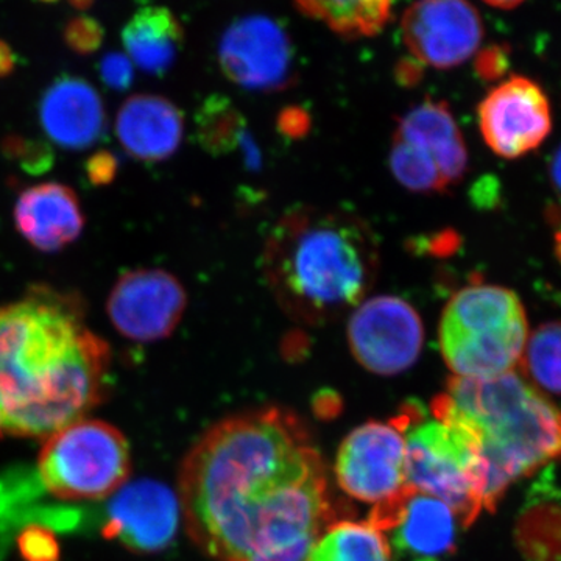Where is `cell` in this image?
I'll use <instances>...</instances> for the list:
<instances>
[{
  "mask_svg": "<svg viewBox=\"0 0 561 561\" xmlns=\"http://www.w3.org/2000/svg\"><path fill=\"white\" fill-rule=\"evenodd\" d=\"M38 2H43V3H55V2H58V0H38Z\"/></svg>",
  "mask_w": 561,
  "mask_h": 561,
  "instance_id": "39",
  "label": "cell"
},
{
  "mask_svg": "<svg viewBox=\"0 0 561 561\" xmlns=\"http://www.w3.org/2000/svg\"><path fill=\"white\" fill-rule=\"evenodd\" d=\"M386 535L370 523L339 522L328 527L305 561H390Z\"/></svg>",
  "mask_w": 561,
  "mask_h": 561,
  "instance_id": "23",
  "label": "cell"
},
{
  "mask_svg": "<svg viewBox=\"0 0 561 561\" xmlns=\"http://www.w3.org/2000/svg\"><path fill=\"white\" fill-rule=\"evenodd\" d=\"M62 39L70 50L79 55H92L101 49L105 31L94 18L80 14L66 22L62 28Z\"/></svg>",
  "mask_w": 561,
  "mask_h": 561,
  "instance_id": "28",
  "label": "cell"
},
{
  "mask_svg": "<svg viewBox=\"0 0 561 561\" xmlns=\"http://www.w3.org/2000/svg\"><path fill=\"white\" fill-rule=\"evenodd\" d=\"M127 57L144 72L164 76L179 58L184 32L179 18L168 7H139L122 28Z\"/></svg>",
  "mask_w": 561,
  "mask_h": 561,
  "instance_id": "21",
  "label": "cell"
},
{
  "mask_svg": "<svg viewBox=\"0 0 561 561\" xmlns=\"http://www.w3.org/2000/svg\"><path fill=\"white\" fill-rule=\"evenodd\" d=\"M116 135L135 160L165 161L175 154L183 140V114L161 95H133L117 113Z\"/></svg>",
  "mask_w": 561,
  "mask_h": 561,
  "instance_id": "18",
  "label": "cell"
},
{
  "mask_svg": "<svg viewBox=\"0 0 561 561\" xmlns=\"http://www.w3.org/2000/svg\"><path fill=\"white\" fill-rule=\"evenodd\" d=\"M95 0H69L70 7L79 11L90 10Z\"/></svg>",
  "mask_w": 561,
  "mask_h": 561,
  "instance_id": "36",
  "label": "cell"
},
{
  "mask_svg": "<svg viewBox=\"0 0 561 561\" xmlns=\"http://www.w3.org/2000/svg\"><path fill=\"white\" fill-rule=\"evenodd\" d=\"M108 343L84 324L77 295L35 286L0 308L3 432L49 437L83 420L105 394Z\"/></svg>",
  "mask_w": 561,
  "mask_h": 561,
  "instance_id": "2",
  "label": "cell"
},
{
  "mask_svg": "<svg viewBox=\"0 0 561 561\" xmlns=\"http://www.w3.org/2000/svg\"><path fill=\"white\" fill-rule=\"evenodd\" d=\"M479 127L494 153L516 160L538 149L552 131L551 103L534 80L511 77L479 105Z\"/></svg>",
  "mask_w": 561,
  "mask_h": 561,
  "instance_id": "13",
  "label": "cell"
},
{
  "mask_svg": "<svg viewBox=\"0 0 561 561\" xmlns=\"http://www.w3.org/2000/svg\"><path fill=\"white\" fill-rule=\"evenodd\" d=\"M524 368L535 383L561 394V323H545L527 339Z\"/></svg>",
  "mask_w": 561,
  "mask_h": 561,
  "instance_id": "25",
  "label": "cell"
},
{
  "mask_svg": "<svg viewBox=\"0 0 561 561\" xmlns=\"http://www.w3.org/2000/svg\"><path fill=\"white\" fill-rule=\"evenodd\" d=\"M368 523L387 535L390 551L400 556L437 559L456 549L459 522L451 508L408 485L376 504Z\"/></svg>",
  "mask_w": 561,
  "mask_h": 561,
  "instance_id": "14",
  "label": "cell"
},
{
  "mask_svg": "<svg viewBox=\"0 0 561 561\" xmlns=\"http://www.w3.org/2000/svg\"><path fill=\"white\" fill-rule=\"evenodd\" d=\"M183 284L161 268L122 273L111 290L106 312L119 334L135 342L168 339L186 311Z\"/></svg>",
  "mask_w": 561,
  "mask_h": 561,
  "instance_id": "11",
  "label": "cell"
},
{
  "mask_svg": "<svg viewBox=\"0 0 561 561\" xmlns=\"http://www.w3.org/2000/svg\"><path fill=\"white\" fill-rule=\"evenodd\" d=\"M389 161L390 171L401 186L421 194L448 191L434 158L397 136H393Z\"/></svg>",
  "mask_w": 561,
  "mask_h": 561,
  "instance_id": "26",
  "label": "cell"
},
{
  "mask_svg": "<svg viewBox=\"0 0 561 561\" xmlns=\"http://www.w3.org/2000/svg\"><path fill=\"white\" fill-rule=\"evenodd\" d=\"M405 443V485L445 502L461 527L483 508L486 465L470 432L427 415L416 402L393 420Z\"/></svg>",
  "mask_w": 561,
  "mask_h": 561,
  "instance_id": "6",
  "label": "cell"
},
{
  "mask_svg": "<svg viewBox=\"0 0 561 561\" xmlns=\"http://www.w3.org/2000/svg\"><path fill=\"white\" fill-rule=\"evenodd\" d=\"M339 485L353 500L379 504L405 486V443L400 426L364 424L351 432L335 461Z\"/></svg>",
  "mask_w": 561,
  "mask_h": 561,
  "instance_id": "12",
  "label": "cell"
},
{
  "mask_svg": "<svg viewBox=\"0 0 561 561\" xmlns=\"http://www.w3.org/2000/svg\"><path fill=\"white\" fill-rule=\"evenodd\" d=\"M18 58L5 41L0 39V79L11 76L16 69Z\"/></svg>",
  "mask_w": 561,
  "mask_h": 561,
  "instance_id": "33",
  "label": "cell"
},
{
  "mask_svg": "<svg viewBox=\"0 0 561 561\" xmlns=\"http://www.w3.org/2000/svg\"><path fill=\"white\" fill-rule=\"evenodd\" d=\"M201 146L213 154L231 153L245 142V121L228 99L213 95L195 114Z\"/></svg>",
  "mask_w": 561,
  "mask_h": 561,
  "instance_id": "24",
  "label": "cell"
},
{
  "mask_svg": "<svg viewBox=\"0 0 561 561\" xmlns=\"http://www.w3.org/2000/svg\"><path fill=\"white\" fill-rule=\"evenodd\" d=\"M515 542L526 561H561V489L552 465L527 490Z\"/></svg>",
  "mask_w": 561,
  "mask_h": 561,
  "instance_id": "20",
  "label": "cell"
},
{
  "mask_svg": "<svg viewBox=\"0 0 561 561\" xmlns=\"http://www.w3.org/2000/svg\"><path fill=\"white\" fill-rule=\"evenodd\" d=\"M99 73L103 84L113 91H127L135 79L130 58L119 51H110L102 58Z\"/></svg>",
  "mask_w": 561,
  "mask_h": 561,
  "instance_id": "30",
  "label": "cell"
},
{
  "mask_svg": "<svg viewBox=\"0 0 561 561\" xmlns=\"http://www.w3.org/2000/svg\"><path fill=\"white\" fill-rule=\"evenodd\" d=\"M179 493L192 540L217 561H305L337 523L311 435L279 408L210 427L183 461Z\"/></svg>",
  "mask_w": 561,
  "mask_h": 561,
  "instance_id": "1",
  "label": "cell"
},
{
  "mask_svg": "<svg viewBox=\"0 0 561 561\" xmlns=\"http://www.w3.org/2000/svg\"><path fill=\"white\" fill-rule=\"evenodd\" d=\"M39 122L51 142L66 150H84L105 133V106L87 80L61 76L41 95Z\"/></svg>",
  "mask_w": 561,
  "mask_h": 561,
  "instance_id": "16",
  "label": "cell"
},
{
  "mask_svg": "<svg viewBox=\"0 0 561 561\" xmlns=\"http://www.w3.org/2000/svg\"><path fill=\"white\" fill-rule=\"evenodd\" d=\"M416 561H438L437 559H420V560H416Z\"/></svg>",
  "mask_w": 561,
  "mask_h": 561,
  "instance_id": "40",
  "label": "cell"
},
{
  "mask_svg": "<svg viewBox=\"0 0 561 561\" xmlns=\"http://www.w3.org/2000/svg\"><path fill=\"white\" fill-rule=\"evenodd\" d=\"M38 472L43 485L58 500H105L130 478V446L105 421H73L47 437Z\"/></svg>",
  "mask_w": 561,
  "mask_h": 561,
  "instance_id": "7",
  "label": "cell"
},
{
  "mask_svg": "<svg viewBox=\"0 0 561 561\" xmlns=\"http://www.w3.org/2000/svg\"><path fill=\"white\" fill-rule=\"evenodd\" d=\"M84 171H87L88 181L92 186H110L116 180L119 161H117L116 154L108 150L95 151L94 154L88 158Z\"/></svg>",
  "mask_w": 561,
  "mask_h": 561,
  "instance_id": "31",
  "label": "cell"
},
{
  "mask_svg": "<svg viewBox=\"0 0 561 561\" xmlns=\"http://www.w3.org/2000/svg\"><path fill=\"white\" fill-rule=\"evenodd\" d=\"M262 271L291 320L321 327L365 300L378 276V241L356 214L298 206L272 228Z\"/></svg>",
  "mask_w": 561,
  "mask_h": 561,
  "instance_id": "3",
  "label": "cell"
},
{
  "mask_svg": "<svg viewBox=\"0 0 561 561\" xmlns=\"http://www.w3.org/2000/svg\"><path fill=\"white\" fill-rule=\"evenodd\" d=\"M180 500L157 481L133 482L117 491L108 508L103 537L119 540L136 552H158L175 540Z\"/></svg>",
  "mask_w": 561,
  "mask_h": 561,
  "instance_id": "15",
  "label": "cell"
},
{
  "mask_svg": "<svg viewBox=\"0 0 561 561\" xmlns=\"http://www.w3.org/2000/svg\"><path fill=\"white\" fill-rule=\"evenodd\" d=\"M18 548L25 561H60L61 551L54 531L39 524L25 527L18 537Z\"/></svg>",
  "mask_w": 561,
  "mask_h": 561,
  "instance_id": "29",
  "label": "cell"
},
{
  "mask_svg": "<svg viewBox=\"0 0 561 561\" xmlns=\"http://www.w3.org/2000/svg\"><path fill=\"white\" fill-rule=\"evenodd\" d=\"M431 413L470 432L486 465L483 508L493 513L511 483L561 456V412L518 373L449 379Z\"/></svg>",
  "mask_w": 561,
  "mask_h": 561,
  "instance_id": "4",
  "label": "cell"
},
{
  "mask_svg": "<svg viewBox=\"0 0 561 561\" xmlns=\"http://www.w3.org/2000/svg\"><path fill=\"white\" fill-rule=\"evenodd\" d=\"M351 353L375 375L393 376L411 368L424 343L419 312L398 297L360 302L348 323Z\"/></svg>",
  "mask_w": 561,
  "mask_h": 561,
  "instance_id": "8",
  "label": "cell"
},
{
  "mask_svg": "<svg viewBox=\"0 0 561 561\" xmlns=\"http://www.w3.org/2000/svg\"><path fill=\"white\" fill-rule=\"evenodd\" d=\"M401 33L412 60L435 69L470 60L485 35L470 0H416L402 14Z\"/></svg>",
  "mask_w": 561,
  "mask_h": 561,
  "instance_id": "10",
  "label": "cell"
},
{
  "mask_svg": "<svg viewBox=\"0 0 561 561\" xmlns=\"http://www.w3.org/2000/svg\"><path fill=\"white\" fill-rule=\"evenodd\" d=\"M302 13L346 39L371 38L386 27L393 0H294Z\"/></svg>",
  "mask_w": 561,
  "mask_h": 561,
  "instance_id": "22",
  "label": "cell"
},
{
  "mask_svg": "<svg viewBox=\"0 0 561 561\" xmlns=\"http://www.w3.org/2000/svg\"><path fill=\"white\" fill-rule=\"evenodd\" d=\"M483 2L489 3V5L494 7V9L512 10L522 5L526 0H483Z\"/></svg>",
  "mask_w": 561,
  "mask_h": 561,
  "instance_id": "35",
  "label": "cell"
},
{
  "mask_svg": "<svg viewBox=\"0 0 561 561\" xmlns=\"http://www.w3.org/2000/svg\"><path fill=\"white\" fill-rule=\"evenodd\" d=\"M14 225L31 245L50 253L80 238L84 216L69 186L43 183L22 192L14 205Z\"/></svg>",
  "mask_w": 561,
  "mask_h": 561,
  "instance_id": "17",
  "label": "cell"
},
{
  "mask_svg": "<svg viewBox=\"0 0 561 561\" xmlns=\"http://www.w3.org/2000/svg\"><path fill=\"white\" fill-rule=\"evenodd\" d=\"M394 136L427 151L438 165L448 190L456 186L468 171L463 135L446 102L426 99L413 106L398 121Z\"/></svg>",
  "mask_w": 561,
  "mask_h": 561,
  "instance_id": "19",
  "label": "cell"
},
{
  "mask_svg": "<svg viewBox=\"0 0 561 561\" xmlns=\"http://www.w3.org/2000/svg\"><path fill=\"white\" fill-rule=\"evenodd\" d=\"M508 68V57L500 46L489 47L478 55L476 70L479 77L485 80H494L501 77Z\"/></svg>",
  "mask_w": 561,
  "mask_h": 561,
  "instance_id": "32",
  "label": "cell"
},
{
  "mask_svg": "<svg viewBox=\"0 0 561 561\" xmlns=\"http://www.w3.org/2000/svg\"><path fill=\"white\" fill-rule=\"evenodd\" d=\"M225 77L249 91L278 92L295 81V51L286 28L264 14L232 22L219 43Z\"/></svg>",
  "mask_w": 561,
  "mask_h": 561,
  "instance_id": "9",
  "label": "cell"
},
{
  "mask_svg": "<svg viewBox=\"0 0 561 561\" xmlns=\"http://www.w3.org/2000/svg\"><path fill=\"white\" fill-rule=\"evenodd\" d=\"M557 256H559V260L561 261V232L559 236H557Z\"/></svg>",
  "mask_w": 561,
  "mask_h": 561,
  "instance_id": "37",
  "label": "cell"
},
{
  "mask_svg": "<svg viewBox=\"0 0 561 561\" xmlns=\"http://www.w3.org/2000/svg\"><path fill=\"white\" fill-rule=\"evenodd\" d=\"M551 181L553 190L557 191V194L561 197V146L557 149L556 153H553L551 161Z\"/></svg>",
  "mask_w": 561,
  "mask_h": 561,
  "instance_id": "34",
  "label": "cell"
},
{
  "mask_svg": "<svg viewBox=\"0 0 561 561\" xmlns=\"http://www.w3.org/2000/svg\"><path fill=\"white\" fill-rule=\"evenodd\" d=\"M0 434H3V421H2V413H0Z\"/></svg>",
  "mask_w": 561,
  "mask_h": 561,
  "instance_id": "38",
  "label": "cell"
},
{
  "mask_svg": "<svg viewBox=\"0 0 561 561\" xmlns=\"http://www.w3.org/2000/svg\"><path fill=\"white\" fill-rule=\"evenodd\" d=\"M2 153L9 160L16 161L22 171L31 175L49 172L55 161L54 150L49 144L22 136H7L2 140Z\"/></svg>",
  "mask_w": 561,
  "mask_h": 561,
  "instance_id": "27",
  "label": "cell"
},
{
  "mask_svg": "<svg viewBox=\"0 0 561 561\" xmlns=\"http://www.w3.org/2000/svg\"><path fill=\"white\" fill-rule=\"evenodd\" d=\"M526 311L515 291L474 284L446 305L440 320L443 359L459 378H494L512 371L526 348Z\"/></svg>",
  "mask_w": 561,
  "mask_h": 561,
  "instance_id": "5",
  "label": "cell"
}]
</instances>
